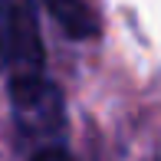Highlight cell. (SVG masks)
Instances as JSON below:
<instances>
[{
	"label": "cell",
	"mask_w": 161,
	"mask_h": 161,
	"mask_svg": "<svg viewBox=\"0 0 161 161\" xmlns=\"http://www.w3.org/2000/svg\"><path fill=\"white\" fill-rule=\"evenodd\" d=\"M3 66L10 86V105L17 128L33 142H49L63 135V92L46 76V49L40 33L36 0H7L3 10Z\"/></svg>",
	"instance_id": "obj_1"
},
{
	"label": "cell",
	"mask_w": 161,
	"mask_h": 161,
	"mask_svg": "<svg viewBox=\"0 0 161 161\" xmlns=\"http://www.w3.org/2000/svg\"><path fill=\"white\" fill-rule=\"evenodd\" d=\"M53 20L69 40H99L102 36V10L99 0H46Z\"/></svg>",
	"instance_id": "obj_2"
},
{
	"label": "cell",
	"mask_w": 161,
	"mask_h": 161,
	"mask_svg": "<svg viewBox=\"0 0 161 161\" xmlns=\"http://www.w3.org/2000/svg\"><path fill=\"white\" fill-rule=\"evenodd\" d=\"M30 161H76V158H72L63 145H43V148H36V155Z\"/></svg>",
	"instance_id": "obj_3"
},
{
	"label": "cell",
	"mask_w": 161,
	"mask_h": 161,
	"mask_svg": "<svg viewBox=\"0 0 161 161\" xmlns=\"http://www.w3.org/2000/svg\"><path fill=\"white\" fill-rule=\"evenodd\" d=\"M3 10H7V0H0V49H3Z\"/></svg>",
	"instance_id": "obj_4"
}]
</instances>
